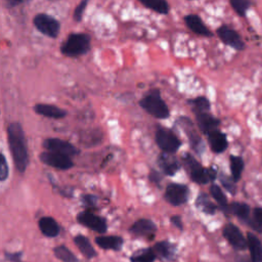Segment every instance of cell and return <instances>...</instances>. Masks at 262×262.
I'll list each match as a JSON object with an SVG mask.
<instances>
[{
	"label": "cell",
	"mask_w": 262,
	"mask_h": 262,
	"mask_svg": "<svg viewBox=\"0 0 262 262\" xmlns=\"http://www.w3.org/2000/svg\"><path fill=\"white\" fill-rule=\"evenodd\" d=\"M74 243L76 244V246L78 247V249L80 250V252L88 259H91L93 257L96 256V252L94 250V248L91 246L89 239L82 235V234H78L74 237Z\"/></svg>",
	"instance_id": "d4e9b609"
},
{
	"label": "cell",
	"mask_w": 262,
	"mask_h": 262,
	"mask_svg": "<svg viewBox=\"0 0 262 262\" xmlns=\"http://www.w3.org/2000/svg\"><path fill=\"white\" fill-rule=\"evenodd\" d=\"M187 103L192 106V111L194 112V114L208 112L211 107L210 101L205 96H198L195 98L189 99V100H187Z\"/></svg>",
	"instance_id": "f546056e"
},
{
	"label": "cell",
	"mask_w": 262,
	"mask_h": 262,
	"mask_svg": "<svg viewBox=\"0 0 262 262\" xmlns=\"http://www.w3.org/2000/svg\"><path fill=\"white\" fill-rule=\"evenodd\" d=\"M178 122L181 125L182 129L184 130L192 149L201 155L205 149V145H204V142H203L201 136L195 131L192 122L189 119H187L186 117L179 118Z\"/></svg>",
	"instance_id": "9c48e42d"
},
{
	"label": "cell",
	"mask_w": 262,
	"mask_h": 262,
	"mask_svg": "<svg viewBox=\"0 0 262 262\" xmlns=\"http://www.w3.org/2000/svg\"><path fill=\"white\" fill-rule=\"evenodd\" d=\"M90 37L84 33L71 34L62 43L60 51L69 57H76L87 53L90 49Z\"/></svg>",
	"instance_id": "277c9868"
},
{
	"label": "cell",
	"mask_w": 262,
	"mask_h": 262,
	"mask_svg": "<svg viewBox=\"0 0 262 262\" xmlns=\"http://www.w3.org/2000/svg\"><path fill=\"white\" fill-rule=\"evenodd\" d=\"M77 220L80 224H82L94 231H97L99 233L105 232L106 228H107L105 220L102 217L95 215L90 211L80 212L77 215Z\"/></svg>",
	"instance_id": "30bf717a"
},
{
	"label": "cell",
	"mask_w": 262,
	"mask_h": 262,
	"mask_svg": "<svg viewBox=\"0 0 262 262\" xmlns=\"http://www.w3.org/2000/svg\"><path fill=\"white\" fill-rule=\"evenodd\" d=\"M155 140L158 146L168 154L176 152L181 146V140L169 129L159 127L155 134Z\"/></svg>",
	"instance_id": "5b68a950"
},
{
	"label": "cell",
	"mask_w": 262,
	"mask_h": 262,
	"mask_svg": "<svg viewBox=\"0 0 262 262\" xmlns=\"http://www.w3.org/2000/svg\"><path fill=\"white\" fill-rule=\"evenodd\" d=\"M156 253L154 249L145 248V249H140L136 251L131 257L130 261L131 262H154L156 259Z\"/></svg>",
	"instance_id": "4316f807"
},
{
	"label": "cell",
	"mask_w": 262,
	"mask_h": 262,
	"mask_svg": "<svg viewBox=\"0 0 262 262\" xmlns=\"http://www.w3.org/2000/svg\"><path fill=\"white\" fill-rule=\"evenodd\" d=\"M210 192H211V195L214 198V200L225 210L228 205H227V199L224 192L222 191V189L217 184H212L210 187Z\"/></svg>",
	"instance_id": "1f68e13d"
},
{
	"label": "cell",
	"mask_w": 262,
	"mask_h": 262,
	"mask_svg": "<svg viewBox=\"0 0 262 262\" xmlns=\"http://www.w3.org/2000/svg\"><path fill=\"white\" fill-rule=\"evenodd\" d=\"M189 188L186 185L180 183H170L166 187L164 198L169 204L179 206L187 202Z\"/></svg>",
	"instance_id": "52a82bcc"
},
{
	"label": "cell",
	"mask_w": 262,
	"mask_h": 262,
	"mask_svg": "<svg viewBox=\"0 0 262 262\" xmlns=\"http://www.w3.org/2000/svg\"><path fill=\"white\" fill-rule=\"evenodd\" d=\"M207 137H208V142L212 151L216 154L223 152L228 146L226 135L223 132H221L219 129L210 132L207 135Z\"/></svg>",
	"instance_id": "e0dca14e"
},
{
	"label": "cell",
	"mask_w": 262,
	"mask_h": 262,
	"mask_svg": "<svg viewBox=\"0 0 262 262\" xmlns=\"http://www.w3.org/2000/svg\"><path fill=\"white\" fill-rule=\"evenodd\" d=\"M183 165L189 174V177L192 181L206 184L210 181H213L216 178V170L213 168H204L190 154H184L182 157Z\"/></svg>",
	"instance_id": "3957f363"
},
{
	"label": "cell",
	"mask_w": 262,
	"mask_h": 262,
	"mask_svg": "<svg viewBox=\"0 0 262 262\" xmlns=\"http://www.w3.org/2000/svg\"><path fill=\"white\" fill-rule=\"evenodd\" d=\"M21 257V253H6L5 258L11 262H18Z\"/></svg>",
	"instance_id": "f35d334b"
},
{
	"label": "cell",
	"mask_w": 262,
	"mask_h": 262,
	"mask_svg": "<svg viewBox=\"0 0 262 262\" xmlns=\"http://www.w3.org/2000/svg\"><path fill=\"white\" fill-rule=\"evenodd\" d=\"M195 206L206 214H215L217 209L206 193L199 194V196L195 200Z\"/></svg>",
	"instance_id": "83f0119b"
},
{
	"label": "cell",
	"mask_w": 262,
	"mask_h": 262,
	"mask_svg": "<svg viewBox=\"0 0 262 262\" xmlns=\"http://www.w3.org/2000/svg\"><path fill=\"white\" fill-rule=\"evenodd\" d=\"M224 211H227L243 221H249L250 218V207L246 203H232L226 207Z\"/></svg>",
	"instance_id": "cb8c5ba5"
},
{
	"label": "cell",
	"mask_w": 262,
	"mask_h": 262,
	"mask_svg": "<svg viewBox=\"0 0 262 262\" xmlns=\"http://www.w3.org/2000/svg\"><path fill=\"white\" fill-rule=\"evenodd\" d=\"M8 177V164L3 154L0 156V180L5 181Z\"/></svg>",
	"instance_id": "d590c367"
},
{
	"label": "cell",
	"mask_w": 262,
	"mask_h": 262,
	"mask_svg": "<svg viewBox=\"0 0 262 262\" xmlns=\"http://www.w3.org/2000/svg\"><path fill=\"white\" fill-rule=\"evenodd\" d=\"M39 159L45 165L59 169V170H68L74 166V163L71 160V157L59 154V152L46 150L40 154Z\"/></svg>",
	"instance_id": "ba28073f"
},
{
	"label": "cell",
	"mask_w": 262,
	"mask_h": 262,
	"mask_svg": "<svg viewBox=\"0 0 262 262\" xmlns=\"http://www.w3.org/2000/svg\"><path fill=\"white\" fill-rule=\"evenodd\" d=\"M95 243L104 250H121L123 246V238L118 235H106V236H97Z\"/></svg>",
	"instance_id": "44dd1931"
},
{
	"label": "cell",
	"mask_w": 262,
	"mask_h": 262,
	"mask_svg": "<svg viewBox=\"0 0 262 262\" xmlns=\"http://www.w3.org/2000/svg\"><path fill=\"white\" fill-rule=\"evenodd\" d=\"M25 0H10V2H12V3H14V4H17V3H21V2H24Z\"/></svg>",
	"instance_id": "7bdbcfd3"
},
{
	"label": "cell",
	"mask_w": 262,
	"mask_h": 262,
	"mask_svg": "<svg viewBox=\"0 0 262 262\" xmlns=\"http://www.w3.org/2000/svg\"><path fill=\"white\" fill-rule=\"evenodd\" d=\"M149 179L155 182V183H159L161 182L162 180V175L158 172V171H155V170H151L150 174H149Z\"/></svg>",
	"instance_id": "60d3db41"
},
{
	"label": "cell",
	"mask_w": 262,
	"mask_h": 262,
	"mask_svg": "<svg viewBox=\"0 0 262 262\" xmlns=\"http://www.w3.org/2000/svg\"><path fill=\"white\" fill-rule=\"evenodd\" d=\"M82 200H83V203H84L86 206L93 207V206L96 204L97 198H96L95 195H92V194H85V195H83Z\"/></svg>",
	"instance_id": "74e56055"
},
{
	"label": "cell",
	"mask_w": 262,
	"mask_h": 262,
	"mask_svg": "<svg viewBox=\"0 0 262 262\" xmlns=\"http://www.w3.org/2000/svg\"><path fill=\"white\" fill-rule=\"evenodd\" d=\"M139 105L157 119H167L170 116L169 107L162 99L159 89H151L139 100Z\"/></svg>",
	"instance_id": "7a4b0ae2"
},
{
	"label": "cell",
	"mask_w": 262,
	"mask_h": 262,
	"mask_svg": "<svg viewBox=\"0 0 262 262\" xmlns=\"http://www.w3.org/2000/svg\"><path fill=\"white\" fill-rule=\"evenodd\" d=\"M171 223H172L176 228H178V229H180V230L183 228V225H182V221H181L180 216H177V215L172 216V217H171Z\"/></svg>",
	"instance_id": "ab89813d"
},
{
	"label": "cell",
	"mask_w": 262,
	"mask_h": 262,
	"mask_svg": "<svg viewBox=\"0 0 262 262\" xmlns=\"http://www.w3.org/2000/svg\"><path fill=\"white\" fill-rule=\"evenodd\" d=\"M43 147L46 150L59 152L69 157H73L79 154V149L69 141L59 138H47L43 141Z\"/></svg>",
	"instance_id": "8fae6325"
},
{
	"label": "cell",
	"mask_w": 262,
	"mask_h": 262,
	"mask_svg": "<svg viewBox=\"0 0 262 262\" xmlns=\"http://www.w3.org/2000/svg\"><path fill=\"white\" fill-rule=\"evenodd\" d=\"M157 231V225L149 219H139L130 227V232L136 236L152 237Z\"/></svg>",
	"instance_id": "9a60e30c"
},
{
	"label": "cell",
	"mask_w": 262,
	"mask_h": 262,
	"mask_svg": "<svg viewBox=\"0 0 262 262\" xmlns=\"http://www.w3.org/2000/svg\"><path fill=\"white\" fill-rule=\"evenodd\" d=\"M34 111L38 115H41L46 118H52V119H61L67 116V111L53 104L37 103L34 105Z\"/></svg>",
	"instance_id": "d6986e66"
},
{
	"label": "cell",
	"mask_w": 262,
	"mask_h": 262,
	"mask_svg": "<svg viewBox=\"0 0 262 262\" xmlns=\"http://www.w3.org/2000/svg\"><path fill=\"white\" fill-rule=\"evenodd\" d=\"M53 253L55 257L62 262H79L78 258L63 245L55 247L53 249Z\"/></svg>",
	"instance_id": "4dcf8cb0"
},
{
	"label": "cell",
	"mask_w": 262,
	"mask_h": 262,
	"mask_svg": "<svg viewBox=\"0 0 262 262\" xmlns=\"http://www.w3.org/2000/svg\"><path fill=\"white\" fill-rule=\"evenodd\" d=\"M250 226L255 230L262 232V208H255L253 211V218L249 222Z\"/></svg>",
	"instance_id": "d6a6232c"
},
{
	"label": "cell",
	"mask_w": 262,
	"mask_h": 262,
	"mask_svg": "<svg viewBox=\"0 0 262 262\" xmlns=\"http://www.w3.org/2000/svg\"><path fill=\"white\" fill-rule=\"evenodd\" d=\"M33 24L40 33H42L43 35L49 38L54 39L59 34V30H60L59 21L55 17L49 14L38 13L34 17Z\"/></svg>",
	"instance_id": "8992f818"
},
{
	"label": "cell",
	"mask_w": 262,
	"mask_h": 262,
	"mask_svg": "<svg viewBox=\"0 0 262 262\" xmlns=\"http://www.w3.org/2000/svg\"><path fill=\"white\" fill-rule=\"evenodd\" d=\"M185 25L196 35L204 37H211L212 33L207 28V26L203 23L202 18L196 14H187L184 16Z\"/></svg>",
	"instance_id": "ac0fdd59"
},
{
	"label": "cell",
	"mask_w": 262,
	"mask_h": 262,
	"mask_svg": "<svg viewBox=\"0 0 262 262\" xmlns=\"http://www.w3.org/2000/svg\"><path fill=\"white\" fill-rule=\"evenodd\" d=\"M89 0H81V2L78 4V6L75 8L74 10V13H73V18L79 23L81 21L82 17H83V14H84V11L87 7V4H88Z\"/></svg>",
	"instance_id": "e575fe53"
},
{
	"label": "cell",
	"mask_w": 262,
	"mask_h": 262,
	"mask_svg": "<svg viewBox=\"0 0 262 262\" xmlns=\"http://www.w3.org/2000/svg\"><path fill=\"white\" fill-rule=\"evenodd\" d=\"M158 164L162 169V171L164 172V174L168 176L175 175L180 168V164L178 160L174 156H172V154H168L164 151L160 155Z\"/></svg>",
	"instance_id": "2e32d148"
},
{
	"label": "cell",
	"mask_w": 262,
	"mask_h": 262,
	"mask_svg": "<svg viewBox=\"0 0 262 262\" xmlns=\"http://www.w3.org/2000/svg\"><path fill=\"white\" fill-rule=\"evenodd\" d=\"M230 4L238 15L244 16L250 7V0H230Z\"/></svg>",
	"instance_id": "836d02e7"
},
{
	"label": "cell",
	"mask_w": 262,
	"mask_h": 262,
	"mask_svg": "<svg viewBox=\"0 0 262 262\" xmlns=\"http://www.w3.org/2000/svg\"><path fill=\"white\" fill-rule=\"evenodd\" d=\"M230 171H231V176H232V180L238 181L243 170H244V161L241 157L237 156H230Z\"/></svg>",
	"instance_id": "f1b7e54d"
},
{
	"label": "cell",
	"mask_w": 262,
	"mask_h": 262,
	"mask_svg": "<svg viewBox=\"0 0 262 262\" xmlns=\"http://www.w3.org/2000/svg\"><path fill=\"white\" fill-rule=\"evenodd\" d=\"M39 228L41 232L48 237H54L59 233V225L51 217H42L39 220Z\"/></svg>",
	"instance_id": "7402d4cb"
},
{
	"label": "cell",
	"mask_w": 262,
	"mask_h": 262,
	"mask_svg": "<svg viewBox=\"0 0 262 262\" xmlns=\"http://www.w3.org/2000/svg\"><path fill=\"white\" fill-rule=\"evenodd\" d=\"M144 7L154 10L160 14H167L169 12V5L167 0H138Z\"/></svg>",
	"instance_id": "484cf974"
},
{
	"label": "cell",
	"mask_w": 262,
	"mask_h": 262,
	"mask_svg": "<svg viewBox=\"0 0 262 262\" xmlns=\"http://www.w3.org/2000/svg\"><path fill=\"white\" fill-rule=\"evenodd\" d=\"M220 181L221 183L223 184V186L231 193H234L235 192V187H234V184H233V180H230L227 176L225 175H220Z\"/></svg>",
	"instance_id": "8d00e7d4"
},
{
	"label": "cell",
	"mask_w": 262,
	"mask_h": 262,
	"mask_svg": "<svg viewBox=\"0 0 262 262\" xmlns=\"http://www.w3.org/2000/svg\"><path fill=\"white\" fill-rule=\"evenodd\" d=\"M7 139L14 166L19 173H24L28 167L29 155L26 135L19 123L13 122L8 125Z\"/></svg>",
	"instance_id": "6da1fadb"
},
{
	"label": "cell",
	"mask_w": 262,
	"mask_h": 262,
	"mask_svg": "<svg viewBox=\"0 0 262 262\" xmlns=\"http://www.w3.org/2000/svg\"><path fill=\"white\" fill-rule=\"evenodd\" d=\"M195 118H196V124L200 130L206 135H208L210 132L214 130H217L218 126L220 125L219 119L215 118L208 112L198 113L195 114Z\"/></svg>",
	"instance_id": "5bb4252c"
},
{
	"label": "cell",
	"mask_w": 262,
	"mask_h": 262,
	"mask_svg": "<svg viewBox=\"0 0 262 262\" xmlns=\"http://www.w3.org/2000/svg\"><path fill=\"white\" fill-rule=\"evenodd\" d=\"M154 251L157 256L166 260H172L176 254V246L167 241H162L154 246Z\"/></svg>",
	"instance_id": "603a6c76"
},
{
	"label": "cell",
	"mask_w": 262,
	"mask_h": 262,
	"mask_svg": "<svg viewBox=\"0 0 262 262\" xmlns=\"http://www.w3.org/2000/svg\"><path fill=\"white\" fill-rule=\"evenodd\" d=\"M223 236L226 238V241L234 248L235 250L243 251L248 247L247 238L244 237L243 233L238 229L237 226H235L232 223H228L223 227Z\"/></svg>",
	"instance_id": "7c38bea8"
},
{
	"label": "cell",
	"mask_w": 262,
	"mask_h": 262,
	"mask_svg": "<svg viewBox=\"0 0 262 262\" xmlns=\"http://www.w3.org/2000/svg\"><path fill=\"white\" fill-rule=\"evenodd\" d=\"M235 262H252V260H251L250 257L242 255V256H238V257L236 258V261H235Z\"/></svg>",
	"instance_id": "b9f144b4"
},
{
	"label": "cell",
	"mask_w": 262,
	"mask_h": 262,
	"mask_svg": "<svg viewBox=\"0 0 262 262\" xmlns=\"http://www.w3.org/2000/svg\"><path fill=\"white\" fill-rule=\"evenodd\" d=\"M217 35L224 44L232 47L235 50H243L245 48V43L241 36L228 26L219 27L217 30Z\"/></svg>",
	"instance_id": "4fadbf2b"
},
{
	"label": "cell",
	"mask_w": 262,
	"mask_h": 262,
	"mask_svg": "<svg viewBox=\"0 0 262 262\" xmlns=\"http://www.w3.org/2000/svg\"><path fill=\"white\" fill-rule=\"evenodd\" d=\"M247 243L252 262H262V243L252 232L247 233Z\"/></svg>",
	"instance_id": "ffe728a7"
}]
</instances>
